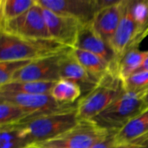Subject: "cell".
<instances>
[{"label": "cell", "instance_id": "31", "mask_svg": "<svg viewBox=\"0 0 148 148\" xmlns=\"http://www.w3.org/2000/svg\"><path fill=\"white\" fill-rule=\"evenodd\" d=\"M147 36H148V29L147 30V31H146V32H145V34L143 35V38H145V37H146Z\"/></svg>", "mask_w": 148, "mask_h": 148}, {"label": "cell", "instance_id": "23", "mask_svg": "<svg viewBox=\"0 0 148 148\" xmlns=\"http://www.w3.org/2000/svg\"><path fill=\"white\" fill-rule=\"evenodd\" d=\"M0 148H23L27 147L20 137L16 128L13 127H0Z\"/></svg>", "mask_w": 148, "mask_h": 148}, {"label": "cell", "instance_id": "19", "mask_svg": "<svg viewBox=\"0 0 148 148\" xmlns=\"http://www.w3.org/2000/svg\"><path fill=\"white\" fill-rule=\"evenodd\" d=\"M50 95L59 103L74 104L81 99L82 93L81 88L75 83L66 80H60L55 83Z\"/></svg>", "mask_w": 148, "mask_h": 148}, {"label": "cell", "instance_id": "15", "mask_svg": "<svg viewBox=\"0 0 148 148\" xmlns=\"http://www.w3.org/2000/svg\"><path fill=\"white\" fill-rule=\"evenodd\" d=\"M148 137V108L144 109L115 136L117 146Z\"/></svg>", "mask_w": 148, "mask_h": 148}, {"label": "cell", "instance_id": "29", "mask_svg": "<svg viewBox=\"0 0 148 148\" xmlns=\"http://www.w3.org/2000/svg\"><path fill=\"white\" fill-rule=\"evenodd\" d=\"M143 100H144V102H145V105H146V108H148V89L147 91H145L143 93Z\"/></svg>", "mask_w": 148, "mask_h": 148}, {"label": "cell", "instance_id": "2", "mask_svg": "<svg viewBox=\"0 0 148 148\" xmlns=\"http://www.w3.org/2000/svg\"><path fill=\"white\" fill-rule=\"evenodd\" d=\"M52 39H26L0 32V62L34 61L68 51Z\"/></svg>", "mask_w": 148, "mask_h": 148}, {"label": "cell", "instance_id": "32", "mask_svg": "<svg viewBox=\"0 0 148 148\" xmlns=\"http://www.w3.org/2000/svg\"><path fill=\"white\" fill-rule=\"evenodd\" d=\"M144 34H145V33H144Z\"/></svg>", "mask_w": 148, "mask_h": 148}, {"label": "cell", "instance_id": "17", "mask_svg": "<svg viewBox=\"0 0 148 148\" xmlns=\"http://www.w3.org/2000/svg\"><path fill=\"white\" fill-rule=\"evenodd\" d=\"M71 51L80 64L98 81L113 70L112 65L97 55L77 48L71 49Z\"/></svg>", "mask_w": 148, "mask_h": 148}, {"label": "cell", "instance_id": "8", "mask_svg": "<svg viewBox=\"0 0 148 148\" xmlns=\"http://www.w3.org/2000/svg\"><path fill=\"white\" fill-rule=\"evenodd\" d=\"M143 31L136 23L130 12L129 1L125 0L121 23L108 42L116 59L118 60L128 49L138 47L139 43L143 40Z\"/></svg>", "mask_w": 148, "mask_h": 148}, {"label": "cell", "instance_id": "12", "mask_svg": "<svg viewBox=\"0 0 148 148\" xmlns=\"http://www.w3.org/2000/svg\"><path fill=\"white\" fill-rule=\"evenodd\" d=\"M59 72L61 80L72 82L81 88L82 97L90 93L100 82L90 75L80 64L73 56L71 49L62 55L59 61Z\"/></svg>", "mask_w": 148, "mask_h": 148}, {"label": "cell", "instance_id": "26", "mask_svg": "<svg viewBox=\"0 0 148 148\" xmlns=\"http://www.w3.org/2000/svg\"><path fill=\"white\" fill-rule=\"evenodd\" d=\"M117 132H108V134L101 140L96 142L91 148H117L115 136Z\"/></svg>", "mask_w": 148, "mask_h": 148}, {"label": "cell", "instance_id": "4", "mask_svg": "<svg viewBox=\"0 0 148 148\" xmlns=\"http://www.w3.org/2000/svg\"><path fill=\"white\" fill-rule=\"evenodd\" d=\"M146 109L143 93L125 92L92 121L108 132H119Z\"/></svg>", "mask_w": 148, "mask_h": 148}, {"label": "cell", "instance_id": "9", "mask_svg": "<svg viewBox=\"0 0 148 148\" xmlns=\"http://www.w3.org/2000/svg\"><path fill=\"white\" fill-rule=\"evenodd\" d=\"M42 11L51 39L65 47L75 48L82 23L75 18L57 14L44 8Z\"/></svg>", "mask_w": 148, "mask_h": 148}, {"label": "cell", "instance_id": "13", "mask_svg": "<svg viewBox=\"0 0 148 148\" xmlns=\"http://www.w3.org/2000/svg\"><path fill=\"white\" fill-rule=\"evenodd\" d=\"M75 48L81 49L97 55L112 65L113 70L116 63V56L109 43L106 42L95 29L92 22L82 24Z\"/></svg>", "mask_w": 148, "mask_h": 148}, {"label": "cell", "instance_id": "27", "mask_svg": "<svg viewBox=\"0 0 148 148\" xmlns=\"http://www.w3.org/2000/svg\"><path fill=\"white\" fill-rule=\"evenodd\" d=\"M117 148H148V137L120 145Z\"/></svg>", "mask_w": 148, "mask_h": 148}, {"label": "cell", "instance_id": "6", "mask_svg": "<svg viewBox=\"0 0 148 148\" xmlns=\"http://www.w3.org/2000/svg\"><path fill=\"white\" fill-rule=\"evenodd\" d=\"M0 32L26 39H51L42 8L36 3V4L20 16L0 23Z\"/></svg>", "mask_w": 148, "mask_h": 148}, {"label": "cell", "instance_id": "16", "mask_svg": "<svg viewBox=\"0 0 148 148\" xmlns=\"http://www.w3.org/2000/svg\"><path fill=\"white\" fill-rule=\"evenodd\" d=\"M147 56L148 50L141 51L137 47H132L117 60L114 71L122 81H125L139 70Z\"/></svg>", "mask_w": 148, "mask_h": 148}, {"label": "cell", "instance_id": "3", "mask_svg": "<svg viewBox=\"0 0 148 148\" xmlns=\"http://www.w3.org/2000/svg\"><path fill=\"white\" fill-rule=\"evenodd\" d=\"M123 81L111 70L96 87L77 101L76 114L80 121H92L125 93Z\"/></svg>", "mask_w": 148, "mask_h": 148}, {"label": "cell", "instance_id": "20", "mask_svg": "<svg viewBox=\"0 0 148 148\" xmlns=\"http://www.w3.org/2000/svg\"><path fill=\"white\" fill-rule=\"evenodd\" d=\"M34 4L36 0H0V23L20 16Z\"/></svg>", "mask_w": 148, "mask_h": 148}, {"label": "cell", "instance_id": "30", "mask_svg": "<svg viewBox=\"0 0 148 148\" xmlns=\"http://www.w3.org/2000/svg\"><path fill=\"white\" fill-rule=\"evenodd\" d=\"M23 148H41V147H36V146H34V145H29V146H27V147H25Z\"/></svg>", "mask_w": 148, "mask_h": 148}, {"label": "cell", "instance_id": "11", "mask_svg": "<svg viewBox=\"0 0 148 148\" xmlns=\"http://www.w3.org/2000/svg\"><path fill=\"white\" fill-rule=\"evenodd\" d=\"M44 9L77 19L82 24L91 23L98 11L95 0H36Z\"/></svg>", "mask_w": 148, "mask_h": 148}, {"label": "cell", "instance_id": "7", "mask_svg": "<svg viewBox=\"0 0 148 148\" xmlns=\"http://www.w3.org/2000/svg\"><path fill=\"white\" fill-rule=\"evenodd\" d=\"M0 101L10 102L23 108L30 114V116H40L59 111L76 109L77 107V102L74 104L59 103L50 95L0 93Z\"/></svg>", "mask_w": 148, "mask_h": 148}, {"label": "cell", "instance_id": "24", "mask_svg": "<svg viewBox=\"0 0 148 148\" xmlns=\"http://www.w3.org/2000/svg\"><path fill=\"white\" fill-rule=\"evenodd\" d=\"M123 85L126 92L144 93L148 89V71H140L133 74L123 81Z\"/></svg>", "mask_w": 148, "mask_h": 148}, {"label": "cell", "instance_id": "5", "mask_svg": "<svg viewBox=\"0 0 148 148\" xmlns=\"http://www.w3.org/2000/svg\"><path fill=\"white\" fill-rule=\"evenodd\" d=\"M108 134L92 121H80L67 132L45 141L32 144L41 148H91Z\"/></svg>", "mask_w": 148, "mask_h": 148}, {"label": "cell", "instance_id": "10", "mask_svg": "<svg viewBox=\"0 0 148 148\" xmlns=\"http://www.w3.org/2000/svg\"><path fill=\"white\" fill-rule=\"evenodd\" d=\"M63 53L31 61L17 71L10 82H56L60 81L59 61Z\"/></svg>", "mask_w": 148, "mask_h": 148}, {"label": "cell", "instance_id": "25", "mask_svg": "<svg viewBox=\"0 0 148 148\" xmlns=\"http://www.w3.org/2000/svg\"><path fill=\"white\" fill-rule=\"evenodd\" d=\"M31 61H6L0 62V86L9 83L13 75Z\"/></svg>", "mask_w": 148, "mask_h": 148}, {"label": "cell", "instance_id": "14", "mask_svg": "<svg viewBox=\"0 0 148 148\" xmlns=\"http://www.w3.org/2000/svg\"><path fill=\"white\" fill-rule=\"evenodd\" d=\"M125 0L100 9L95 15L92 24L99 35L108 42L114 35L123 15Z\"/></svg>", "mask_w": 148, "mask_h": 148}, {"label": "cell", "instance_id": "18", "mask_svg": "<svg viewBox=\"0 0 148 148\" xmlns=\"http://www.w3.org/2000/svg\"><path fill=\"white\" fill-rule=\"evenodd\" d=\"M55 83L43 82H10L3 86H0V93L50 95Z\"/></svg>", "mask_w": 148, "mask_h": 148}, {"label": "cell", "instance_id": "22", "mask_svg": "<svg viewBox=\"0 0 148 148\" xmlns=\"http://www.w3.org/2000/svg\"><path fill=\"white\" fill-rule=\"evenodd\" d=\"M128 1L129 10L134 21L141 29L143 33H145L148 29V0Z\"/></svg>", "mask_w": 148, "mask_h": 148}, {"label": "cell", "instance_id": "21", "mask_svg": "<svg viewBox=\"0 0 148 148\" xmlns=\"http://www.w3.org/2000/svg\"><path fill=\"white\" fill-rule=\"evenodd\" d=\"M29 116L30 114L23 108L0 101V127L16 124Z\"/></svg>", "mask_w": 148, "mask_h": 148}, {"label": "cell", "instance_id": "28", "mask_svg": "<svg viewBox=\"0 0 148 148\" xmlns=\"http://www.w3.org/2000/svg\"><path fill=\"white\" fill-rule=\"evenodd\" d=\"M140 71H148V56H147V58L145 59L142 66L139 69V70L137 72H140ZM136 72V73H137Z\"/></svg>", "mask_w": 148, "mask_h": 148}, {"label": "cell", "instance_id": "1", "mask_svg": "<svg viewBox=\"0 0 148 148\" xmlns=\"http://www.w3.org/2000/svg\"><path fill=\"white\" fill-rule=\"evenodd\" d=\"M79 121L76 109H71L27 117L21 122L6 127L16 128L20 137L29 146L53 139L73 128Z\"/></svg>", "mask_w": 148, "mask_h": 148}]
</instances>
